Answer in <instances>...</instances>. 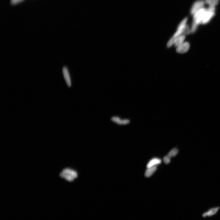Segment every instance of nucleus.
<instances>
[{
	"label": "nucleus",
	"mask_w": 220,
	"mask_h": 220,
	"mask_svg": "<svg viewBox=\"0 0 220 220\" xmlns=\"http://www.w3.org/2000/svg\"><path fill=\"white\" fill-rule=\"evenodd\" d=\"M215 7H209L205 12L201 24H207L212 19L215 15Z\"/></svg>",
	"instance_id": "nucleus-1"
},
{
	"label": "nucleus",
	"mask_w": 220,
	"mask_h": 220,
	"mask_svg": "<svg viewBox=\"0 0 220 220\" xmlns=\"http://www.w3.org/2000/svg\"><path fill=\"white\" fill-rule=\"evenodd\" d=\"M207 9L204 7L197 11L194 15L193 22L197 25L201 24L204 15Z\"/></svg>",
	"instance_id": "nucleus-2"
},
{
	"label": "nucleus",
	"mask_w": 220,
	"mask_h": 220,
	"mask_svg": "<svg viewBox=\"0 0 220 220\" xmlns=\"http://www.w3.org/2000/svg\"><path fill=\"white\" fill-rule=\"evenodd\" d=\"M187 18H185L178 25L177 31L173 36V37L176 38L181 35H183L187 25Z\"/></svg>",
	"instance_id": "nucleus-3"
},
{
	"label": "nucleus",
	"mask_w": 220,
	"mask_h": 220,
	"mask_svg": "<svg viewBox=\"0 0 220 220\" xmlns=\"http://www.w3.org/2000/svg\"><path fill=\"white\" fill-rule=\"evenodd\" d=\"M205 3L203 0H198L194 3L191 8V15L193 16L197 11L204 8Z\"/></svg>",
	"instance_id": "nucleus-4"
},
{
	"label": "nucleus",
	"mask_w": 220,
	"mask_h": 220,
	"mask_svg": "<svg viewBox=\"0 0 220 220\" xmlns=\"http://www.w3.org/2000/svg\"><path fill=\"white\" fill-rule=\"evenodd\" d=\"M112 122L119 125H126L130 122V120L128 119L121 118L118 116H113L111 118Z\"/></svg>",
	"instance_id": "nucleus-5"
},
{
	"label": "nucleus",
	"mask_w": 220,
	"mask_h": 220,
	"mask_svg": "<svg viewBox=\"0 0 220 220\" xmlns=\"http://www.w3.org/2000/svg\"><path fill=\"white\" fill-rule=\"evenodd\" d=\"M62 72L64 79L68 87H70L72 86L71 80L69 72L67 67L64 66L63 67Z\"/></svg>",
	"instance_id": "nucleus-6"
},
{
	"label": "nucleus",
	"mask_w": 220,
	"mask_h": 220,
	"mask_svg": "<svg viewBox=\"0 0 220 220\" xmlns=\"http://www.w3.org/2000/svg\"><path fill=\"white\" fill-rule=\"evenodd\" d=\"M190 45L187 42H183L177 47L176 51L178 53H184L188 51L189 49Z\"/></svg>",
	"instance_id": "nucleus-7"
},
{
	"label": "nucleus",
	"mask_w": 220,
	"mask_h": 220,
	"mask_svg": "<svg viewBox=\"0 0 220 220\" xmlns=\"http://www.w3.org/2000/svg\"><path fill=\"white\" fill-rule=\"evenodd\" d=\"M157 169L156 166H154L148 168L145 172L146 177H149L152 176Z\"/></svg>",
	"instance_id": "nucleus-8"
},
{
	"label": "nucleus",
	"mask_w": 220,
	"mask_h": 220,
	"mask_svg": "<svg viewBox=\"0 0 220 220\" xmlns=\"http://www.w3.org/2000/svg\"><path fill=\"white\" fill-rule=\"evenodd\" d=\"M185 37V36L184 35H181L176 37L174 44L175 46L177 47L182 44L184 42Z\"/></svg>",
	"instance_id": "nucleus-9"
},
{
	"label": "nucleus",
	"mask_w": 220,
	"mask_h": 220,
	"mask_svg": "<svg viewBox=\"0 0 220 220\" xmlns=\"http://www.w3.org/2000/svg\"><path fill=\"white\" fill-rule=\"evenodd\" d=\"M219 207L215 208L210 209L208 212H206L204 213L202 215L203 217H206L207 216H211V215H213L216 214L218 210Z\"/></svg>",
	"instance_id": "nucleus-10"
},
{
	"label": "nucleus",
	"mask_w": 220,
	"mask_h": 220,
	"mask_svg": "<svg viewBox=\"0 0 220 220\" xmlns=\"http://www.w3.org/2000/svg\"><path fill=\"white\" fill-rule=\"evenodd\" d=\"M162 161L160 159L158 158H154L147 165V168L155 166V165L161 164Z\"/></svg>",
	"instance_id": "nucleus-11"
},
{
	"label": "nucleus",
	"mask_w": 220,
	"mask_h": 220,
	"mask_svg": "<svg viewBox=\"0 0 220 220\" xmlns=\"http://www.w3.org/2000/svg\"><path fill=\"white\" fill-rule=\"evenodd\" d=\"M62 172L73 177L74 179L77 177L78 175L76 172L71 169H64Z\"/></svg>",
	"instance_id": "nucleus-12"
},
{
	"label": "nucleus",
	"mask_w": 220,
	"mask_h": 220,
	"mask_svg": "<svg viewBox=\"0 0 220 220\" xmlns=\"http://www.w3.org/2000/svg\"><path fill=\"white\" fill-rule=\"evenodd\" d=\"M219 0H205V2L209 7H215L219 3Z\"/></svg>",
	"instance_id": "nucleus-13"
},
{
	"label": "nucleus",
	"mask_w": 220,
	"mask_h": 220,
	"mask_svg": "<svg viewBox=\"0 0 220 220\" xmlns=\"http://www.w3.org/2000/svg\"><path fill=\"white\" fill-rule=\"evenodd\" d=\"M60 175L61 177L64 178L67 181H72L74 179L73 177L66 173H64L62 172L60 174Z\"/></svg>",
	"instance_id": "nucleus-14"
},
{
	"label": "nucleus",
	"mask_w": 220,
	"mask_h": 220,
	"mask_svg": "<svg viewBox=\"0 0 220 220\" xmlns=\"http://www.w3.org/2000/svg\"><path fill=\"white\" fill-rule=\"evenodd\" d=\"M178 150L176 148H175L171 150L167 155L170 158L173 157L175 156L178 154Z\"/></svg>",
	"instance_id": "nucleus-15"
},
{
	"label": "nucleus",
	"mask_w": 220,
	"mask_h": 220,
	"mask_svg": "<svg viewBox=\"0 0 220 220\" xmlns=\"http://www.w3.org/2000/svg\"><path fill=\"white\" fill-rule=\"evenodd\" d=\"M175 38L172 37L169 40V42H168L167 45V46L168 47H169L172 46L173 45H174Z\"/></svg>",
	"instance_id": "nucleus-16"
},
{
	"label": "nucleus",
	"mask_w": 220,
	"mask_h": 220,
	"mask_svg": "<svg viewBox=\"0 0 220 220\" xmlns=\"http://www.w3.org/2000/svg\"><path fill=\"white\" fill-rule=\"evenodd\" d=\"M24 0H11V3L12 5H16L21 2Z\"/></svg>",
	"instance_id": "nucleus-17"
},
{
	"label": "nucleus",
	"mask_w": 220,
	"mask_h": 220,
	"mask_svg": "<svg viewBox=\"0 0 220 220\" xmlns=\"http://www.w3.org/2000/svg\"><path fill=\"white\" fill-rule=\"evenodd\" d=\"M170 158L168 156V155H167V156L164 157L163 158V161L166 164H169V163H170Z\"/></svg>",
	"instance_id": "nucleus-18"
}]
</instances>
